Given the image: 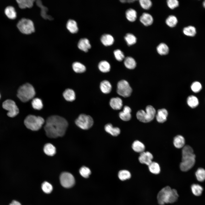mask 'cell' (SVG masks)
<instances>
[{"label":"cell","instance_id":"cell-15","mask_svg":"<svg viewBox=\"0 0 205 205\" xmlns=\"http://www.w3.org/2000/svg\"><path fill=\"white\" fill-rule=\"evenodd\" d=\"M36 3L37 5L40 8L41 15L44 19L50 20L53 19V18L51 16L47 14L48 9L47 7L42 5V2L40 0L36 1Z\"/></svg>","mask_w":205,"mask_h":205},{"label":"cell","instance_id":"cell-12","mask_svg":"<svg viewBox=\"0 0 205 205\" xmlns=\"http://www.w3.org/2000/svg\"><path fill=\"white\" fill-rule=\"evenodd\" d=\"M153 156L149 151H144L140 153L138 159L140 162L148 166L152 162Z\"/></svg>","mask_w":205,"mask_h":205},{"label":"cell","instance_id":"cell-30","mask_svg":"<svg viewBox=\"0 0 205 205\" xmlns=\"http://www.w3.org/2000/svg\"><path fill=\"white\" fill-rule=\"evenodd\" d=\"M19 7L24 9L26 8H30L33 5L34 0H17L16 1Z\"/></svg>","mask_w":205,"mask_h":205},{"label":"cell","instance_id":"cell-1","mask_svg":"<svg viewBox=\"0 0 205 205\" xmlns=\"http://www.w3.org/2000/svg\"><path fill=\"white\" fill-rule=\"evenodd\" d=\"M68 126L67 121L59 116H51L47 119L44 127L47 136L55 138L63 136L65 134Z\"/></svg>","mask_w":205,"mask_h":205},{"label":"cell","instance_id":"cell-31","mask_svg":"<svg viewBox=\"0 0 205 205\" xmlns=\"http://www.w3.org/2000/svg\"><path fill=\"white\" fill-rule=\"evenodd\" d=\"M178 19L175 15H169L166 19L165 23L169 27L173 28L178 23Z\"/></svg>","mask_w":205,"mask_h":205},{"label":"cell","instance_id":"cell-13","mask_svg":"<svg viewBox=\"0 0 205 205\" xmlns=\"http://www.w3.org/2000/svg\"><path fill=\"white\" fill-rule=\"evenodd\" d=\"M140 21L144 26H147L151 25L153 22L152 16L147 13H144L140 18Z\"/></svg>","mask_w":205,"mask_h":205},{"label":"cell","instance_id":"cell-48","mask_svg":"<svg viewBox=\"0 0 205 205\" xmlns=\"http://www.w3.org/2000/svg\"><path fill=\"white\" fill-rule=\"evenodd\" d=\"M182 150V156L191 155L194 153L192 148L188 145L184 146Z\"/></svg>","mask_w":205,"mask_h":205},{"label":"cell","instance_id":"cell-29","mask_svg":"<svg viewBox=\"0 0 205 205\" xmlns=\"http://www.w3.org/2000/svg\"><path fill=\"white\" fill-rule=\"evenodd\" d=\"M125 66L128 69H132L136 66V63L134 58L131 57H127L124 61Z\"/></svg>","mask_w":205,"mask_h":205},{"label":"cell","instance_id":"cell-21","mask_svg":"<svg viewBox=\"0 0 205 205\" xmlns=\"http://www.w3.org/2000/svg\"><path fill=\"white\" fill-rule=\"evenodd\" d=\"M156 50L159 54L163 56L167 55L169 52V49L167 44L164 43H161L157 46Z\"/></svg>","mask_w":205,"mask_h":205},{"label":"cell","instance_id":"cell-9","mask_svg":"<svg viewBox=\"0 0 205 205\" xmlns=\"http://www.w3.org/2000/svg\"><path fill=\"white\" fill-rule=\"evenodd\" d=\"M3 108L8 111L7 116L10 117H13L17 115L19 112V109L15 102L10 99H7L3 103Z\"/></svg>","mask_w":205,"mask_h":205},{"label":"cell","instance_id":"cell-41","mask_svg":"<svg viewBox=\"0 0 205 205\" xmlns=\"http://www.w3.org/2000/svg\"><path fill=\"white\" fill-rule=\"evenodd\" d=\"M191 188L193 194L196 196L200 195L203 190L202 186L198 184H193L191 186Z\"/></svg>","mask_w":205,"mask_h":205},{"label":"cell","instance_id":"cell-14","mask_svg":"<svg viewBox=\"0 0 205 205\" xmlns=\"http://www.w3.org/2000/svg\"><path fill=\"white\" fill-rule=\"evenodd\" d=\"M131 110L128 106H125L122 111L119 113V116L120 118L124 121H128L131 118Z\"/></svg>","mask_w":205,"mask_h":205},{"label":"cell","instance_id":"cell-40","mask_svg":"<svg viewBox=\"0 0 205 205\" xmlns=\"http://www.w3.org/2000/svg\"><path fill=\"white\" fill-rule=\"evenodd\" d=\"M131 177L130 172L128 170H124L120 171L118 173V177L122 181L129 179Z\"/></svg>","mask_w":205,"mask_h":205},{"label":"cell","instance_id":"cell-46","mask_svg":"<svg viewBox=\"0 0 205 205\" xmlns=\"http://www.w3.org/2000/svg\"><path fill=\"white\" fill-rule=\"evenodd\" d=\"M79 172L81 176L85 178H88L91 174V171L89 169L85 166L81 167Z\"/></svg>","mask_w":205,"mask_h":205},{"label":"cell","instance_id":"cell-26","mask_svg":"<svg viewBox=\"0 0 205 205\" xmlns=\"http://www.w3.org/2000/svg\"><path fill=\"white\" fill-rule=\"evenodd\" d=\"M63 96L66 101H72L75 99V95L74 91L72 89H66L63 93Z\"/></svg>","mask_w":205,"mask_h":205},{"label":"cell","instance_id":"cell-49","mask_svg":"<svg viewBox=\"0 0 205 205\" xmlns=\"http://www.w3.org/2000/svg\"><path fill=\"white\" fill-rule=\"evenodd\" d=\"M191 88L193 92L197 93L201 90L202 87L200 83L198 81H195L192 84Z\"/></svg>","mask_w":205,"mask_h":205},{"label":"cell","instance_id":"cell-20","mask_svg":"<svg viewBox=\"0 0 205 205\" xmlns=\"http://www.w3.org/2000/svg\"><path fill=\"white\" fill-rule=\"evenodd\" d=\"M104 129L106 132L113 136H117L120 133V129L118 127H114L110 124H108L106 125Z\"/></svg>","mask_w":205,"mask_h":205},{"label":"cell","instance_id":"cell-27","mask_svg":"<svg viewBox=\"0 0 205 205\" xmlns=\"http://www.w3.org/2000/svg\"><path fill=\"white\" fill-rule=\"evenodd\" d=\"M133 149L135 152L140 153L144 151L145 147L144 144L138 140L135 141L132 145Z\"/></svg>","mask_w":205,"mask_h":205},{"label":"cell","instance_id":"cell-34","mask_svg":"<svg viewBox=\"0 0 205 205\" xmlns=\"http://www.w3.org/2000/svg\"><path fill=\"white\" fill-rule=\"evenodd\" d=\"M99 70L103 73H107L110 71V66L109 63L104 60L100 62L98 65Z\"/></svg>","mask_w":205,"mask_h":205},{"label":"cell","instance_id":"cell-45","mask_svg":"<svg viewBox=\"0 0 205 205\" xmlns=\"http://www.w3.org/2000/svg\"><path fill=\"white\" fill-rule=\"evenodd\" d=\"M179 195L177 191L175 189H172L170 192L168 203H173L178 199Z\"/></svg>","mask_w":205,"mask_h":205},{"label":"cell","instance_id":"cell-4","mask_svg":"<svg viewBox=\"0 0 205 205\" xmlns=\"http://www.w3.org/2000/svg\"><path fill=\"white\" fill-rule=\"evenodd\" d=\"M155 114V109L153 106L149 105L146 106L145 111L142 110L138 111L136 113V117L140 121L147 123L154 119Z\"/></svg>","mask_w":205,"mask_h":205},{"label":"cell","instance_id":"cell-47","mask_svg":"<svg viewBox=\"0 0 205 205\" xmlns=\"http://www.w3.org/2000/svg\"><path fill=\"white\" fill-rule=\"evenodd\" d=\"M116 59L119 61H122L124 58V55L123 52L120 50L117 49L114 52Z\"/></svg>","mask_w":205,"mask_h":205},{"label":"cell","instance_id":"cell-35","mask_svg":"<svg viewBox=\"0 0 205 205\" xmlns=\"http://www.w3.org/2000/svg\"><path fill=\"white\" fill-rule=\"evenodd\" d=\"M5 15L9 19H13L16 18L17 14L14 8L11 6L7 7L5 9Z\"/></svg>","mask_w":205,"mask_h":205},{"label":"cell","instance_id":"cell-36","mask_svg":"<svg viewBox=\"0 0 205 205\" xmlns=\"http://www.w3.org/2000/svg\"><path fill=\"white\" fill-rule=\"evenodd\" d=\"M148 166L149 171L152 173L155 174L159 173L160 168L157 163L152 161Z\"/></svg>","mask_w":205,"mask_h":205},{"label":"cell","instance_id":"cell-11","mask_svg":"<svg viewBox=\"0 0 205 205\" xmlns=\"http://www.w3.org/2000/svg\"><path fill=\"white\" fill-rule=\"evenodd\" d=\"M172 189L169 186H166L162 189L157 195V200L158 203L163 205L165 203H168L169 199Z\"/></svg>","mask_w":205,"mask_h":205},{"label":"cell","instance_id":"cell-22","mask_svg":"<svg viewBox=\"0 0 205 205\" xmlns=\"http://www.w3.org/2000/svg\"><path fill=\"white\" fill-rule=\"evenodd\" d=\"M185 143V139L182 136L177 135L174 138L173 143L176 148H181L183 147L184 146Z\"/></svg>","mask_w":205,"mask_h":205},{"label":"cell","instance_id":"cell-2","mask_svg":"<svg viewBox=\"0 0 205 205\" xmlns=\"http://www.w3.org/2000/svg\"><path fill=\"white\" fill-rule=\"evenodd\" d=\"M35 95V91L33 86L29 83L21 86L17 91V96L22 102H26L32 99Z\"/></svg>","mask_w":205,"mask_h":205},{"label":"cell","instance_id":"cell-16","mask_svg":"<svg viewBox=\"0 0 205 205\" xmlns=\"http://www.w3.org/2000/svg\"><path fill=\"white\" fill-rule=\"evenodd\" d=\"M77 46L79 49L85 52H87L91 47L89 40L86 38L80 39L78 42Z\"/></svg>","mask_w":205,"mask_h":205},{"label":"cell","instance_id":"cell-39","mask_svg":"<svg viewBox=\"0 0 205 205\" xmlns=\"http://www.w3.org/2000/svg\"><path fill=\"white\" fill-rule=\"evenodd\" d=\"M33 108L37 110H40L43 107V104L42 100L39 98H36L33 99L32 102Z\"/></svg>","mask_w":205,"mask_h":205},{"label":"cell","instance_id":"cell-37","mask_svg":"<svg viewBox=\"0 0 205 205\" xmlns=\"http://www.w3.org/2000/svg\"><path fill=\"white\" fill-rule=\"evenodd\" d=\"M187 101L188 105L192 108L196 107L199 103L198 99L194 95L189 96L187 98Z\"/></svg>","mask_w":205,"mask_h":205},{"label":"cell","instance_id":"cell-43","mask_svg":"<svg viewBox=\"0 0 205 205\" xmlns=\"http://www.w3.org/2000/svg\"><path fill=\"white\" fill-rule=\"evenodd\" d=\"M139 3L141 7L145 10L149 9L152 5V2L150 0H140Z\"/></svg>","mask_w":205,"mask_h":205},{"label":"cell","instance_id":"cell-6","mask_svg":"<svg viewBox=\"0 0 205 205\" xmlns=\"http://www.w3.org/2000/svg\"><path fill=\"white\" fill-rule=\"evenodd\" d=\"M93 122V120L91 116L85 114H80L75 121L76 124L83 130H87L91 128Z\"/></svg>","mask_w":205,"mask_h":205},{"label":"cell","instance_id":"cell-51","mask_svg":"<svg viewBox=\"0 0 205 205\" xmlns=\"http://www.w3.org/2000/svg\"><path fill=\"white\" fill-rule=\"evenodd\" d=\"M9 205H21L19 202L14 200L9 204Z\"/></svg>","mask_w":205,"mask_h":205},{"label":"cell","instance_id":"cell-25","mask_svg":"<svg viewBox=\"0 0 205 205\" xmlns=\"http://www.w3.org/2000/svg\"><path fill=\"white\" fill-rule=\"evenodd\" d=\"M44 151L47 155L50 156L54 155L56 152L55 147L51 143H47L44 145Z\"/></svg>","mask_w":205,"mask_h":205},{"label":"cell","instance_id":"cell-23","mask_svg":"<svg viewBox=\"0 0 205 205\" xmlns=\"http://www.w3.org/2000/svg\"><path fill=\"white\" fill-rule=\"evenodd\" d=\"M126 17L127 19L131 22L135 21L137 17L136 11L132 8L127 9L125 13Z\"/></svg>","mask_w":205,"mask_h":205},{"label":"cell","instance_id":"cell-17","mask_svg":"<svg viewBox=\"0 0 205 205\" xmlns=\"http://www.w3.org/2000/svg\"><path fill=\"white\" fill-rule=\"evenodd\" d=\"M168 113L167 110L165 108L159 109L156 115L157 121L160 123H163L167 120Z\"/></svg>","mask_w":205,"mask_h":205},{"label":"cell","instance_id":"cell-7","mask_svg":"<svg viewBox=\"0 0 205 205\" xmlns=\"http://www.w3.org/2000/svg\"><path fill=\"white\" fill-rule=\"evenodd\" d=\"M132 92V89L126 81L122 80L118 83L117 92L119 95L127 97L130 96Z\"/></svg>","mask_w":205,"mask_h":205},{"label":"cell","instance_id":"cell-50","mask_svg":"<svg viewBox=\"0 0 205 205\" xmlns=\"http://www.w3.org/2000/svg\"><path fill=\"white\" fill-rule=\"evenodd\" d=\"M167 4L169 8L173 9L178 7L179 3L177 0H168L167 1Z\"/></svg>","mask_w":205,"mask_h":205},{"label":"cell","instance_id":"cell-42","mask_svg":"<svg viewBox=\"0 0 205 205\" xmlns=\"http://www.w3.org/2000/svg\"><path fill=\"white\" fill-rule=\"evenodd\" d=\"M195 175L198 181L202 182L205 180V170L203 168H198L196 172Z\"/></svg>","mask_w":205,"mask_h":205},{"label":"cell","instance_id":"cell-8","mask_svg":"<svg viewBox=\"0 0 205 205\" xmlns=\"http://www.w3.org/2000/svg\"><path fill=\"white\" fill-rule=\"evenodd\" d=\"M195 161V155L193 154L182 156L180 168L183 171H186L194 165Z\"/></svg>","mask_w":205,"mask_h":205},{"label":"cell","instance_id":"cell-38","mask_svg":"<svg viewBox=\"0 0 205 205\" xmlns=\"http://www.w3.org/2000/svg\"><path fill=\"white\" fill-rule=\"evenodd\" d=\"M183 32L185 35L190 36H193L196 34L195 28L192 26H190L184 28Z\"/></svg>","mask_w":205,"mask_h":205},{"label":"cell","instance_id":"cell-3","mask_svg":"<svg viewBox=\"0 0 205 205\" xmlns=\"http://www.w3.org/2000/svg\"><path fill=\"white\" fill-rule=\"evenodd\" d=\"M44 122V119L41 116L29 115L25 118L24 123L27 128L35 131L39 130Z\"/></svg>","mask_w":205,"mask_h":205},{"label":"cell","instance_id":"cell-33","mask_svg":"<svg viewBox=\"0 0 205 205\" xmlns=\"http://www.w3.org/2000/svg\"><path fill=\"white\" fill-rule=\"evenodd\" d=\"M72 68L74 71L77 73H82L85 72L86 70L85 66L78 62L73 63L72 64Z\"/></svg>","mask_w":205,"mask_h":205},{"label":"cell","instance_id":"cell-28","mask_svg":"<svg viewBox=\"0 0 205 205\" xmlns=\"http://www.w3.org/2000/svg\"><path fill=\"white\" fill-rule=\"evenodd\" d=\"M67 29L72 33H75L78 30L76 22L74 20L70 19L68 20L66 24Z\"/></svg>","mask_w":205,"mask_h":205},{"label":"cell","instance_id":"cell-52","mask_svg":"<svg viewBox=\"0 0 205 205\" xmlns=\"http://www.w3.org/2000/svg\"><path fill=\"white\" fill-rule=\"evenodd\" d=\"M203 6L205 8V1H204L203 3Z\"/></svg>","mask_w":205,"mask_h":205},{"label":"cell","instance_id":"cell-19","mask_svg":"<svg viewBox=\"0 0 205 205\" xmlns=\"http://www.w3.org/2000/svg\"><path fill=\"white\" fill-rule=\"evenodd\" d=\"M101 40L102 43L106 46L111 45L114 42L113 37L109 34H104L102 35L101 38Z\"/></svg>","mask_w":205,"mask_h":205},{"label":"cell","instance_id":"cell-5","mask_svg":"<svg viewBox=\"0 0 205 205\" xmlns=\"http://www.w3.org/2000/svg\"><path fill=\"white\" fill-rule=\"evenodd\" d=\"M17 26L22 33L28 34L34 32L35 28L32 21L25 18L21 19L18 23Z\"/></svg>","mask_w":205,"mask_h":205},{"label":"cell","instance_id":"cell-32","mask_svg":"<svg viewBox=\"0 0 205 205\" xmlns=\"http://www.w3.org/2000/svg\"><path fill=\"white\" fill-rule=\"evenodd\" d=\"M124 38L127 44L129 46L134 44L137 41V39L136 36L133 34L130 33L126 34Z\"/></svg>","mask_w":205,"mask_h":205},{"label":"cell","instance_id":"cell-53","mask_svg":"<svg viewBox=\"0 0 205 205\" xmlns=\"http://www.w3.org/2000/svg\"><path fill=\"white\" fill-rule=\"evenodd\" d=\"M0 97H1V96H0Z\"/></svg>","mask_w":205,"mask_h":205},{"label":"cell","instance_id":"cell-18","mask_svg":"<svg viewBox=\"0 0 205 205\" xmlns=\"http://www.w3.org/2000/svg\"><path fill=\"white\" fill-rule=\"evenodd\" d=\"M110 104L113 109L118 110L122 107L123 104L122 100L118 97L112 98L110 101Z\"/></svg>","mask_w":205,"mask_h":205},{"label":"cell","instance_id":"cell-10","mask_svg":"<svg viewBox=\"0 0 205 205\" xmlns=\"http://www.w3.org/2000/svg\"><path fill=\"white\" fill-rule=\"evenodd\" d=\"M60 180L61 185L66 188L72 187L75 183L73 176L71 173L67 172H63L61 174Z\"/></svg>","mask_w":205,"mask_h":205},{"label":"cell","instance_id":"cell-44","mask_svg":"<svg viewBox=\"0 0 205 205\" xmlns=\"http://www.w3.org/2000/svg\"><path fill=\"white\" fill-rule=\"evenodd\" d=\"M42 188L45 193L49 194L52 191L53 187L50 183L47 182L45 181L42 184Z\"/></svg>","mask_w":205,"mask_h":205},{"label":"cell","instance_id":"cell-24","mask_svg":"<svg viewBox=\"0 0 205 205\" xmlns=\"http://www.w3.org/2000/svg\"><path fill=\"white\" fill-rule=\"evenodd\" d=\"M100 89L101 91L105 94L110 93L112 90V85L109 81L105 80L102 81L100 84Z\"/></svg>","mask_w":205,"mask_h":205}]
</instances>
